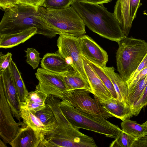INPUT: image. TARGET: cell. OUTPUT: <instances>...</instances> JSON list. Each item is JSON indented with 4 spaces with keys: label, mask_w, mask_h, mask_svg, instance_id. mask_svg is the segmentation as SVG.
Returning a JSON list of instances; mask_svg holds the SVG:
<instances>
[{
    "label": "cell",
    "mask_w": 147,
    "mask_h": 147,
    "mask_svg": "<svg viewBox=\"0 0 147 147\" xmlns=\"http://www.w3.org/2000/svg\"><path fill=\"white\" fill-rule=\"evenodd\" d=\"M144 125V127L146 131L147 135V121L145 122L142 124Z\"/></svg>",
    "instance_id": "b9f144b4"
},
{
    "label": "cell",
    "mask_w": 147,
    "mask_h": 147,
    "mask_svg": "<svg viewBox=\"0 0 147 147\" xmlns=\"http://www.w3.org/2000/svg\"><path fill=\"white\" fill-rule=\"evenodd\" d=\"M13 83L20 103L24 102L28 92L17 66L12 59L9 66Z\"/></svg>",
    "instance_id": "7402d4cb"
},
{
    "label": "cell",
    "mask_w": 147,
    "mask_h": 147,
    "mask_svg": "<svg viewBox=\"0 0 147 147\" xmlns=\"http://www.w3.org/2000/svg\"><path fill=\"white\" fill-rule=\"evenodd\" d=\"M49 95L46 103L51 108L56 120L55 128L42 139L39 147H96L93 138L81 132L72 125L62 111L60 100Z\"/></svg>",
    "instance_id": "6da1fadb"
},
{
    "label": "cell",
    "mask_w": 147,
    "mask_h": 147,
    "mask_svg": "<svg viewBox=\"0 0 147 147\" xmlns=\"http://www.w3.org/2000/svg\"><path fill=\"white\" fill-rule=\"evenodd\" d=\"M17 4L22 6H30L38 12L39 8L42 6L45 0H16Z\"/></svg>",
    "instance_id": "836d02e7"
},
{
    "label": "cell",
    "mask_w": 147,
    "mask_h": 147,
    "mask_svg": "<svg viewBox=\"0 0 147 147\" xmlns=\"http://www.w3.org/2000/svg\"><path fill=\"white\" fill-rule=\"evenodd\" d=\"M136 139L122 130L118 134L109 146L110 147H131Z\"/></svg>",
    "instance_id": "4316f807"
},
{
    "label": "cell",
    "mask_w": 147,
    "mask_h": 147,
    "mask_svg": "<svg viewBox=\"0 0 147 147\" xmlns=\"http://www.w3.org/2000/svg\"><path fill=\"white\" fill-rule=\"evenodd\" d=\"M38 81L36 88L48 95H51L61 99L66 88L59 74H56L42 68L38 69L35 74Z\"/></svg>",
    "instance_id": "30bf717a"
},
{
    "label": "cell",
    "mask_w": 147,
    "mask_h": 147,
    "mask_svg": "<svg viewBox=\"0 0 147 147\" xmlns=\"http://www.w3.org/2000/svg\"><path fill=\"white\" fill-rule=\"evenodd\" d=\"M45 103H36L27 101L21 102L20 109H24L33 111L35 113L44 108Z\"/></svg>",
    "instance_id": "1f68e13d"
},
{
    "label": "cell",
    "mask_w": 147,
    "mask_h": 147,
    "mask_svg": "<svg viewBox=\"0 0 147 147\" xmlns=\"http://www.w3.org/2000/svg\"><path fill=\"white\" fill-rule=\"evenodd\" d=\"M101 105L111 113L113 116L122 121L133 116L132 108L125 103L117 99L101 103Z\"/></svg>",
    "instance_id": "ffe728a7"
},
{
    "label": "cell",
    "mask_w": 147,
    "mask_h": 147,
    "mask_svg": "<svg viewBox=\"0 0 147 147\" xmlns=\"http://www.w3.org/2000/svg\"><path fill=\"white\" fill-rule=\"evenodd\" d=\"M0 23V34H11L35 27L37 34L52 38L61 32L33 7L17 4L4 10Z\"/></svg>",
    "instance_id": "3957f363"
},
{
    "label": "cell",
    "mask_w": 147,
    "mask_h": 147,
    "mask_svg": "<svg viewBox=\"0 0 147 147\" xmlns=\"http://www.w3.org/2000/svg\"><path fill=\"white\" fill-rule=\"evenodd\" d=\"M40 65L45 69L59 74L65 73L72 68L57 51L44 55Z\"/></svg>",
    "instance_id": "9a60e30c"
},
{
    "label": "cell",
    "mask_w": 147,
    "mask_h": 147,
    "mask_svg": "<svg viewBox=\"0 0 147 147\" xmlns=\"http://www.w3.org/2000/svg\"><path fill=\"white\" fill-rule=\"evenodd\" d=\"M147 105V84L138 100L132 107L133 116L138 115L142 109Z\"/></svg>",
    "instance_id": "4dcf8cb0"
},
{
    "label": "cell",
    "mask_w": 147,
    "mask_h": 147,
    "mask_svg": "<svg viewBox=\"0 0 147 147\" xmlns=\"http://www.w3.org/2000/svg\"><path fill=\"white\" fill-rule=\"evenodd\" d=\"M103 69L113 85L117 94V99L125 103L127 94V87L125 82L119 74L115 72L113 67H109L106 66Z\"/></svg>",
    "instance_id": "44dd1931"
},
{
    "label": "cell",
    "mask_w": 147,
    "mask_h": 147,
    "mask_svg": "<svg viewBox=\"0 0 147 147\" xmlns=\"http://www.w3.org/2000/svg\"><path fill=\"white\" fill-rule=\"evenodd\" d=\"M147 67V53L146 54L138 67L130 78L127 81H129L134 78L142 70ZM126 81V82H127Z\"/></svg>",
    "instance_id": "74e56055"
},
{
    "label": "cell",
    "mask_w": 147,
    "mask_h": 147,
    "mask_svg": "<svg viewBox=\"0 0 147 147\" xmlns=\"http://www.w3.org/2000/svg\"><path fill=\"white\" fill-rule=\"evenodd\" d=\"M147 84V76L139 80L128 93L126 103L132 108L140 97Z\"/></svg>",
    "instance_id": "cb8c5ba5"
},
{
    "label": "cell",
    "mask_w": 147,
    "mask_h": 147,
    "mask_svg": "<svg viewBox=\"0 0 147 147\" xmlns=\"http://www.w3.org/2000/svg\"><path fill=\"white\" fill-rule=\"evenodd\" d=\"M0 86L3 89L14 117L20 122L21 118L19 106L20 102L9 67L0 72Z\"/></svg>",
    "instance_id": "7c38bea8"
},
{
    "label": "cell",
    "mask_w": 147,
    "mask_h": 147,
    "mask_svg": "<svg viewBox=\"0 0 147 147\" xmlns=\"http://www.w3.org/2000/svg\"><path fill=\"white\" fill-rule=\"evenodd\" d=\"M38 12L61 33L79 37L86 33L85 24L71 6L62 9H53L41 7Z\"/></svg>",
    "instance_id": "8992f818"
},
{
    "label": "cell",
    "mask_w": 147,
    "mask_h": 147,
    "mask_svg": "<svg viewBox=\"0 0 147 147\" xmlns=\"http://www.w3.org/2000/svg\"><path fill=\"white\" fill-rule=\"evenodd\" d=\"M74 1L80 2H84L98 4L107 3L112 0H74Z\"/></svg>",
    "instance_id": "ab89813d"
},
{
    "label": "cell",
    "mask_w": 147,
    "mask_h": 147,
    "mask_svg": "<svg viewBox=\"0 0 147 147\" xmlns=\"http://www.w3.org/2000/svg\"><path fill=\"white\" fill-rule=\"evenodd\" d=\"M59 74L64 83L67 91L84 89L92 93L89 82L72 67L68 71Z\"/></svg>",
    "instance_id": "d6986e66"
},
{
    "label": "cell",
    "mask_w": 147,
    "mask_h": 147,
    "mask_svg": "<svg viewBox=\"0 0 147 147\" xmlns=\"http://www.w3.org/2000/svg\"><path fill=\"white\" fill-rule=\"evenodd\" d=\"M140 0H130L129 14L131 21L135 18L137 10L140 5Z\"/></svg>",
    "instance_id": "d590c367"
},
{
    "label": "cell",
    "mask_w": 147,
    "mask_h": 147,
    "mask_svg": "<svg viewBox=\"0 0 147 147\" xmlns=\"http://www.w3.org/2000/svg\"><path fill=\"white\" fill-rule=\"evenodd\" d=\"M91 92L84 89L66 91L62 100H64L74 107L88 113L101 115L107 119L114 117L113 115L103 107L96 98H92Z\"/></svg>",
    "instance_id": "ba28073f"
},
{
    "label": "cell",
    "mask_w": 147,
    "mask_h": 147,
    "mask_svg": "<svg viewBox=\"0 0 147 147\" xmlns=\"http://www.w3.org/2000/svg\"><path fill=\"white\" fill-rule=\"evenodd\" d=\"M36 116L45 125L52 126L56 124L54 113L50 106L46 103L45 107L37 112Z\"/></svg>",
    "instance_id": "484cf974"
},
{
    "label": "cell",
    "mask_w": 147,
    "mask_h": 147,
    "mask_svg": "<svg viewBox=\"0 0 147 147\" xmlns=\"http://www.w3.org/2000/svg\"><path fill=\"white\" fill-rule=\"evenodd\" d=\"M59 105L67 120L79 129L90 130L114 139L122 130L102 116L76 109L64 100H60Z\"/></svg>",
    "instance_id": "277c9868"
},
{
    "label": "cell",
    "mask_w": 147,
    "mask_h": 147,
    "mask_svg": "<svg viewBox=\"0 0 147 147\" xmlns=\"http://www.w3.org/2000/svg\"><path fill=\"white\" fill-rule=\"evenodd\" d=\"M131 147H147V135L136 139Z\"/></svg>",
    "instance_id": "f35d334b"
},
{
    "label": "cell",
    "mask_w": 147,
    "mask_h": 147,
    "mask_svg": "<svg viewBox=\"0 0 147 147\" xmlns=\"http://www.w3.org/2000/svg\"><path fill=\"white\" fill-rule=\"evenodd\" d=\"M147 76V67L141 71L133 79L130 81L126 82H125L127 87V94L139 80Z\"/></svg>",
    "instance_id": "d6a6232c"
},
{
    "label": "cell",
    "mask_w": 147,
    "mask_h": 147,
    "mask_svg": "<svg viewBox=\"0 0 147 147\" xmlns=\"http://www.w3.org/2000/svg\"><path fill=\"white\" fill-rule=\"evenodd\" d=\"M22 126L9 144L12 147H39L41 139L35 131L24 122Z\"/></svg>",
    "instance_id": "5bb4252c"
},
{
    "label": "cell",
    "mask_w": 147,
    "mask_h": 147,
    "mask_svg": "<svg viewBox=\"0 0 147 147\" xmlns=\"http://www.w3.org/2000/svg\"><path fill=\"white\" fill-rule=\"evenodd\" d=\"M85 59L111 94L113 97L114 98L117 99V94L113 85L111 80L105 72L103 68L93 62L87 60L85 58Z\"/></svg>",
    "instance_id": "d4e9b609"
},
{
    "label": "cell",
    "mask_w": 147,
    "mask_h": 147,
    "mask_svg": "<svg viewBox=\"0 0 147 147\" xmlns=\"http://www.w3.org/2000/svg\"><path fill=\"white\" fill-rule=\"evenodd\" d=\"M116 53L117 69L126 82L132 76L147 53L144 40L125 36L118 43Z\"/></svg>",
    "instance_id": "5b68a950"
},
{
    "label": "cell",
    "mask_w": 147,
    "mask_h": 147,
    "mask_svg": "<svg viewBox=\"0 0 147 147\" xmlns=\"http://www.w3.org/2000/svg\"><path fill=\"white\" fill-rule=\"evenodd\" d=\"M21 117L24 123L32 129L41 139L48 133L52 130L56 124L52 126L44 125L36 116V113L27 109H20Z\"/></svg>",
    "instance_id": "ac0fdd59"
},
{
    "label": "cell",
    "mask_w": 147,
    "mask_h": 147,
    "mask_svg": "<svg viewBox=\"0 0 147 147\" xmlns=\"http://www.w3.org/2000/svg\"><path fill=\"white\" fill-rule=\"evenodd\" d=\"M48 96L42 91L36 88L35 91L28 92L25 101L36 103H45Z\"/></svg>",
    "instance_id": "f546056e"
},
{
    "label": "cell",
    "mask_w": 147,
    "mask_h": 147,
    "mask_svg": "<svg viewBox=\"0 0 147 147\" xmlns=\"http://www.w3.org/2000/svg\"><path fill=\"white\" fill-rule=\"evenodd\" d=\"M82 56L84 70L94 98L100 103L114 98L85 58Z\"/></svg>",
    "instance_id": "4fadbf2b"
},
{
    "label": "cell",
    "mask_w": 147,
    "mask_h": 147,
    "mask_svg": "<svg viewBox=\"0 0 147 147\" xmlns=\"http://www.w3.org/2000/svg\"><path fill=\"white\" fill-rule=\"evenodd\" d=\"M74 0H45L42 6L53 9H62L71 6Z\"/></svg>",
    "instance_id": "f1b7e54d"
},
{
    "label": "cell",
    "mask_w": 147,
    "mask_h": 147,
    "mask_svg": "<svg viewBox=\"0 0 147 147\" xmlns=\"http://www.w3.org/2000/svg\"><path fill=\"white\" fill-rule=\"evenodd\" d=\"M17 4L16 0H0V7L3 10L16 6Z\"/></svg>",
    "instance_id": "8d00e7d4"
},
{
    "label": "cell",
    "mask_w": 147,
    "mask_h": 147,
    "mask_svg": "<svg viewBox=\"0 0 147 147\" xmlns=\"http://www.w3.org/2000/svg\"><path fill=\"white\" fill-rule=\"evenodd\" d=\"M12 54L8 52L5 54L1 52L0 53V72L4 71L9 66L12 59Z\"/></svg>",
    "instance_id": "e575fe53"
},
{
    "label": "cell",
    "mask_w": 147,
    "mask_h": 147,
    "mask_svg": "<svg viewBox=\"0 0 147 147\" xmlns=\"http://www.w3.org/2000/svg\"><path fill=\"white\" fill-rule=\"evenodd\" d=\"M26 55V61L34 69L37 68L41 58L40 57V53L35 49L32 48H28L25 50Z\"/></svg>",
    "instance_id": "83f0119b"
},
{
    "label": "cell",
    "mask_w": 147,
    "mask_h": 147,
    "mask_svg": "<svg viewBox=\"0 0 147 147\" xmlns=\"http://www.w3.org/2000/svg\"><path fill=\"white\" fill-rule=\"evenodd\" d=\"M71 6L85 26L100 36L118 43L125 37L114 13L103 4L74 1Z\"/></svg>",
    "instance_id": "7a4b0ae2"
},
{
    "label": "cell",
    "mask_w": 147,
    "mask_h": 147,
    "mask_svg": "<svg viewBox=\"0 0 147 147\" xmlns=\"http://www.w3.org/2000/svg\"><path fill=\"white\" fill-rule=\"evenodd\" d=\"M5 143L3 142L1 140H0V147H7V146L5 144Z\"/></svg>",
    "instance_id": "60d3db41"
},
{
    "label": "cell",
    "mask_w": 147,
    "mask_h": 147,
    "mask_svg": "<svg viewBox=\"0 0 147 147\" xmlns=\"http://www.w3.org/2000/svg\"><path fill=\"white\" fill-rule=\"evenodd\" d=\"M37 31L36 28L32 27L16 33L0 34V47L7 49L17 46L37 34Z\"/></svg>",
    "instance_id": "2e32d148"
},
{
    "label": "cell",
    "mask_w": 147,
    "mask_h": 147,
    "mask_svg": "<svg viewBox=\"0 0 147 147\" xmlns=\"http://www.w3.org/2000/svg\"><path fill=\"white\" fill-rule=\"evenodd\" d=\"M0 136L5 144H9L14 138L23 122L17 123L0 86Z\"/></svg>",
    "instance_id": "9c48e42d"
},
{
    "label": "cell",
    "mask_w": 147,
    "mask_h": 147,
    "mask_svg": "<svg viewBox=\"0 0 147 147\" xmlns=\"http://www.w3.org/2000/svg\"><path fill=\"white\" fill-rule=\"evenodd\" d=\"M59 34L57 51L74 71L89 82L84 70L79 37L65 33Z\"/></svg>",
    "instance_id": "52a82bcc"
},
{
    "label": "cell",
    "mask_w": 147,
    "mask_h": 147,
    "mask_svg": "<svg viewBox=\"0 0 147 147\" xmlns=\"http://www.w3.org/2000/svg\"></svg>",
    "instance_id": "7bdbcfd3"
},
{
    "label": "cell",
    "mask_w": 147,
    "mask_h": 147,
    "mask_svg": "<svg viewBox=\"0 0 147 147\" xmlns=\"http://www.w3.org/2000/svg\"><path fill=\"white\" fill-rule=\"evenodd\" d=\"M130 0H117L113 13L124 35L127 37L132 26L129 14Z\"/></svg>",
    "instance_id": "e0dca14e"
},
{
    "label": "cell",
    "mask_w": 147,
    "mask_h": 147,
    "mask_svg": "<svg viewBox=\"0 0 147 147\" xmlns=\"http://www.w3.org/2000/svg\"><path fill=\"white\" fill-rule=\"evenodd\" d=\"M79 39L82 55L103 68L105 67L108 60L106 51L88 36L83 35Z\"/></svg>",
    "instance_id": "8fae6325"
},
{
    "label": "cell",
    "mask_w": 147,
    "mask_h": 147,
    "mask_svg": "<svg viewBox=\"0 0 147 147\" xmlns=\"http://www.w3.org/2000/svg\"><path fill=\"white\" fill-rule=\"evenodd\" d=\"M122 130L131 135L136 139L147 135L143 124H139L136 121L127 119L121 123Z\"/></svg>",
    "instance_id": "603a6c76"
}]
</instances>
